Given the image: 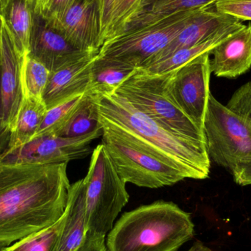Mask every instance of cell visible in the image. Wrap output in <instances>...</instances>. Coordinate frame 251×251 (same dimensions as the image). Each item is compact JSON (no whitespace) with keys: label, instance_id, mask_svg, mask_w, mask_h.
<instances>
[{"label":"cell","instance_id":"1f68e13d","mask_svg":"<svg viewBox=\"0 0 251 251\" xmlns=\"http://www.w3.org/2000/svg\"><path fill=\"white\" fill-rule=\"evenodd\" d=\"M234 180L240 186L251 184V159L239 164L233 171Z\"/></svg>","mask_w":251,"mask_h":251},{"label":"cell","instance_id":"44dd1931","mask_svg":"<svg viewBox=\"0 0 251 251\" xmlns=\"http://www.w3.org/2000/svg\"><path fill=\"white\" fill-rule=\"evenodd\" d=\"M242 21H238L235 23L223 27L213 35L206 38L203 41L192 46L176 51L166 59L156 62L153 64L145 67L140 68L146 72L150 73L162 74L165 72H172L178 68L184 66L186 63L197 58L199 56L206 53L212 52V50L224 39L235 32L239 28L243 26Z\"/></svg>","mask_w":251,"mask_h":251},{"label":"cell","instance_id":"ac0fdd59","mask_svg":"<svg viewBox=\"0 0 251 251\" xmlns=\"http://www.w3.org/2000/svg\"><path fill=\"white\" fill-rule=\"evenodd\" d=\"M102 44L126 32L143 10V0H99Z\"/></svg>","mask_w":251,"mask_h":251},{"label":"cell","instance_id":"7a4b0ae2","mask_svg":"<svg viewBox=\"0 0 251 251\" xmlns=\"http://www.w3.org/2000/svg\"><path fill=\"white\" fill-rule=\"evenodd\" d=\"M95 96L100 119L131 134L187 178L209 177L211 160L206 143L171 132L115 93Z\"/></svg>","mask_w":251,"mask_h":251},{"label":"cell","instance_id":"277c9868","mask_svg":"<svg viewBox=\"0 0 251 251\" xmlns=\"http://www.w3.org/2000/svg\"><path fill=\"white\" fill-rule=\"evenodd\" d=\"M100 122L103 131L101 143L126 183L157 189L187 178L181 170L149 150L131 134L100 118Z\"/></svg>","mask_w":251,"mask_h":251},{"label":"cell","instance_id":"ffe728a7","mask_svg":"<svg viewBox=\"0 0 251 251\" xmlns=\"http://www.w3.org/2000/svg\"><path fill=\"white\" fill-rule=\"evenodd\" d=\"M137 69L131 63L98 54L90 72L89 92L95 95L113 94Z\"/></svg>","mask_w":251,"mask_h":251},{"label":"cell","instance_id":"cb8c5ba5","mask_svg":"<svg viewBox=\"0 0 251 251\" xmlns=\"http://www.w3.org/2000/svg\"><path fill=\"white\" fill-rule=\"evenodd\" d=\"M216 1L217 0H156L149 7L145 8L134 19L130 24L128 29L180 12L209 7L213 5Z\"/></svg>","mask_w":251,"mask_h":251},{"label":"cell","instance_id":"4dcf8cb0","mask_svg":"<svg viewBox=\"0 0 251 251\" xmlns=\"http://www.w3.org/2000/svg\"><path fill=\"white\" fill-rule=\"evenodd\" d=\"M76 0H44L39 6H35L45 18L51 17L56 13L63 11Z\"/></svg>","mask_w":251,"mask_h":251},{"label":"cell","instance_id":"7c38bea8","mask_svg":"<svg viewBox=\"0 0 251 251\" xmlns=\"http://www.w3.org/2000/svg\"><path fill=\"white\" fill-rule=\"evenodd\" d=\"M91 51H81L68 42L35 7L29 43V54L50 72Z\"/></svg>","mask_w":251,"mask_h":251},{"label":"cell","instance_id":"52a82bcc","mask_svg":"<svg viewBox=\"0 0 251 251\" xmlns=\"http://www.w3.org/2000/svg\"><path fill=\"white\" fill-rule=\"evenodd\" d=\"M200 9L180 12L129 28L104 42L99 55L143 67L181 32Z\"/></svg>","mask_w":251,"mask_h":251},{"label":"cell","instance_id":"8d00e7d4","mask_svg":"<svg viewBox=\"0 0 251 251\" xmlns=\"http://www.w3.org/2000/svg\"><path fill=\"white\" fill-rule=\"evenodd\" d=\"M6 1H7V0H0V14H1V9H2L3 6H4Z\"/></svg>","mask_w":251,"mask_h":251},{"label":"cell","instance_id":"8992f818","mask_svg":"<svg viewBox=\"0 0 251 251\" xmlns=\"http://www.w3.org/2000/svg\"><path fill=\"white\" fill-rule=\"evenodd\" d=\"M170 75L171 72L150 73L137 68L114 93L171 132L206 143L203 130L180 110L171 97L168 88Z\"/></svg>","mask_w":251,"mask_h":251},{"label":"cell","instance_id":"83f0119b","mask_svg":"<svg viewBox=\"0 0 251 251\" xmlns=\"http://www.w3.org/2000/svg\"><path fill=\"white\" fill-rule=\"evenodd\" d=\"M226 107L251 125V82L242 85L234 92Z\"/></svg>","mask_w":251,"mask_h":251},{"label":"cell","instance_id":"4316f807","mask_svg":"<svg viewBox=\"0 0 251 251\" xmlns=\"http://www.w3.org/2000/svg\"><path fill=\"white\" fill-rule=\"evenodd\" d=\"M85 94L72 97L67 101L47 110L36 136L56 134L60 131L79 107Z\"/></svg>","mask_w":251,"mask_h":251},{"label":"cell","instance_id":"e0dca14e","mask_svg":"<svg viewBox=\"0 0 251 251\" xmlns=\"http://www.w3.org/2000/svg\"><path fill=\"white\" fill-rule=\"evenodd\" d=\"M65 222L51 251H76L86 237L85 188L83 178L71 185Z\"/></svg>","mask_w":251,"mask_h":251},{"label":"cell","instance_id":"3957f363","mask_svg":"<svg viewBox=\"0 0 251 251\" xmlns=\"http://www.w3.org/2000/svg\"><path fill=\"white\" fill-rule=\"evenodd\" d=\"M195 234L191 215L157 201L125 212L108 233L107 251H177Z\"/></svg>","mask_w":251,"mask_h":251},{"label":"cell","instance_id":"836d02e7","mask_svg":"<svg viewBox=\"0 0 251 251\" xmlns=\"http://www.w3.org/2000/svg\"><path fill=\"white\" fill-rule=\"evenodd\" d=\"M187 251H212L207 246H205L202 242L197 240L195 242L191 248Z\"/></svg>","mask_w":251,"mask_h":251},{"label":"cell","instance_id":"f1b7e54d","mask_svg":"<svg viewBox=\"0 0 251 251\" xmlns=\"http://www.w3.org/2000/svg\"><path fill=\"white\" fill-rule=\"evenodd\" d=\"M215 10L242 21H251V0H217Z\"/></svg>","mask_w":251,"mask_h":251},{"label":"cell","instance_id":"d6a6232c","mask_svg":"<svg viewBox=\"0 0 251 251\" xmlns=\"http://www.w3.org/2000/svg\"><path fill=\"white\" fill-rule=\"evenodd\" d=\"M76 251H107L105 237L86 234L85 241Z\"/></svg>","mask_w":251,"mask_h":251},{"label":"cell","instance_id":"8fae6325","mask_svg":"<svg viewBox=\"0 0 251 251\" xmlns=\"http://www.w3.org/2000/svg\"><path fill=\"white\" fill-rule=\"evenodd\" d=\"M46 19L77 50L100 51L102 47L99 0H76L63 11Z\"/></svg>","mask_w":251,"mask_h":251},{"label":"cell","instance_id":"e575fe53","mask_svg":"<svg viewBox=\"0 0 251 251\" xmlns=\"http://www.w3.org/2000/svg\"><path fill=\"white\" fill-rule=\"evenodd\" d=\"M155 1H156V0H143V10L146 7H149L152 3L154 2Z\"/></svg>","mask_w":251,"mask_h":251},{"label":"cell","instance_id":"d6986e66","mask_svg":"<svg viewBox=\"0 0 251 251\" xmlns=\"http://www.w3.org/2000/svg\"><path fill=\"white\" fill-rule=\"evenodd\" d=\"M35 7V4L32 0H7L0 14L16 50L22 57L29 52Z\"/></svg>","mask_w":251,"mask_h":251},{"label":"cell","instance_id":"9a60e30c","mask_svg":"<svg viewBox=\"0 0 251 251\" xmlns=\"http://www.w3.org/2000/svg\"><path fill=\"white\" fill-rule=\"evenodd\" d=\"M211 54V72L218 77L234 79L251 68V24L241 27L221 41Z\"/></svg>","mask_w":251,"mask_h":251},{"label":"cell","instance_id":"d4e9b609","mask_svg":"<svg viewBox=\"0 0 251 251\" xmlns=\"http://www.w3.org/2000/svg\"><path fill=\"white\" fill-rule=\"evenodd\" d=\"M64 222L63 214L52 225L5 246L1 251H51Z\"/></svg>","mask_w":251,"mask_h":251},{"label":"cell","instance_id":"f546056e","mask_svg":"<svg viewBox=\"0 0 251 251\" xmlns=\"http://www.w3.org/2000/svg\"><path fill=\"white\" fill-rule=\"evenodd\" d=\"M1 22L0 18V158L8 150L11 131L4 126V111H3L2 94L1 84Z\"/></svg>","mask_w":251,"mask_h":251},{"label":"cell","instance_id":"2e32d148","mask_svg":"<svg viewBox=\"0 0 251 251\" xmlns=\"http://www.w3.org/2000/svg\"><path fill=\"white\" fill-rule=\"evenodd\" d=\"M238 21L240 20L217 11L214 4L201 8L181 32L143 67L166 59L178 50L192 47Z\"/></svg>","mask_w":251,"mask_h":251},{"label":"cell","instance_id":"7402d4cb","mask_svg":"<svg viewBox=\"0 0 251 251\" xmlns=\"http://www.w3.org/2000/svg\"><path fill=\"white\" fill-rule=\"evenodd\" d=\"M47 111L42 100L24 97L16 126L10 134L7 151L26 144L36 136Z\"/></svg>","mask_w":251,"mask_h":251},{"label":"cell","instance_id":"30bf717a","mask_svg":"<svg viewBox=\"0 0 251 251\" xmlns=\"http://www.w3.org/2000/svg\"><path fill=\"white\" fill-rule=\"evenodd\" d=\"M210 60V53L199 56L171 72L168 82L176 105L201 130L211 94Z\"/></svg>","mask_w":251,"mask_h":251},{"label":"cell","instance_id":"74e56055","mask_svg":"<svg viewBox=\"0 0 251 251\" xmlns=\"http://www.w3.org/2000/svg\"><path fill=\"white\" fill-rule=\"evenodd\" d=\"M4 247H5V246H0V251H1V250H2L3 248Z\"/></svg>","mask_w":251,"mask_h":251},{"label":"cell","instance_id":"5bb4252c","mask_svg":"<svg viewBox=\"0 0 251 251\" xmlns=\"http://www.w3.org/2000/svg\"><path fill=\"white\" fill-rule=\"evenodd\" d=\"M99 51H88L76 60L50 72L42 100L47 110L90 89V72Z\"/></svg>","mask_w":251,"mask_h":251},{"label":"cell","instance_id":"5b68a950","mask_svg":"<svg viewBox=\"0 0 251 251\" xmlns=\"http://www.w3.org/2000/svg\"><path fill=\"white\" fill-rule=\"evenodd\" d=\"M85 224L86 234L105 237L128 203L126 183L120 176L103 143L93 151L86 176Z\"/></svg>","mask_w":251,"mask_h":251},{"label":"cell","instance_id":"6da1fadb","mask_svg":"<svg viewBox=\"0 0 251 251\" xmlns=\"http://www.w3.org/2000/svg\"><path fill=\"white\" fill-rule=\"evenodd\" d=\"M67 166L0 165V246L38 232L63 216L72 185Z\"/></svg>","mask_w":251,"mask_h":251},{"label":"cell","instance_id":"d590c367","mask_svg":"<svg viewBox=\"0 0 251 251\" xmlns=\"http://www.w3.org/2000/svg\"><path fill=\"white\" fill-rule=\"evenodd\" d=\"M35 4V6H39L44 2V0H32Z\"/></svg>","mask_w":251,"mask_h":251},{"label":"cell","instance_id":"603a6c76","mask_svg":"<svg viewBox=\"0 0 251 251\" xmlns=\"http://www.w3.org/2000/svg\"><path fill=\"white\" fill-rule=\"evenodd\" d=\"M101 128L95 94L88 91L67 123L54 134L73 138L87 135Z\"/></svg>","mask_w":251,"mask_h":251},{"label":"cell","instance_id":"9c48e42d","mask_svg":"<svg viewBox=\"0 0 251 251\" xmlns=\"http://www.w3.org/2000/svg\"><path fill=\"white\" fill-rule=\"evenodd\" d=\"M102 127L81 137L68 138L54 134L35 136L26 144L7 151L0 165H48L69 163L91 153V143L102 136Z\"/></svg>","mask_w":251,"mask_h":251},{"label":"cell","instance_id":"484cf974","mask_svg":"<svg viewBox=\"0 0 251 251\" xmlns=\"http://www.w3.org/2000/svg\"><path fill=\"white\" fill-rule=\"evenodd\" d=\"M22 74L24 97L42 100L50 77L49 69L29 54H26L24 57Z\"/></svg>","mask_w":251,"mask_h":251},{"label":"cell","instance_id":"4fadbf2b","mask_svg":"<svg viewBox=\"0 0 251 251\" xmlns=\"http://www.w3.org/2000/svg\"><path fill=\"white\" fill-rule=\"evenodd\" d=\"M2 22V21H1ZM19 54L4 24L1 29V84L4 126L13 131L24 100L22 64Z\"/></svg>","mask_w":251,"mask_h":251},{"label":"cell","instance_id":"ba28073f","mask_svg":"<svg viewBox=\"0 0 251 251\" xmlns=\"http://www.w3.org/2000/svg\"><path fill=\"white\" fill-rule=\"evenodd\" d=\"M209 159L232 174L251 159V125L211 93L203 127Z\"/></svg>","mask_w":251,"mask_h":251}]
</instances>
